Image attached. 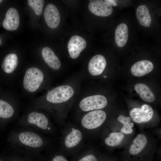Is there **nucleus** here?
<instances>
[{
	"instance_id": "obj_1",
	"label": "nucleus",
	"mask_w": 161,
	"mask_h": 161,
	"mask_svg": "<svg viewBox=\"0 0 161 161\" xmlns=\"http://www.w3.org/2000/svg\"><path fill=\"white\" fill-rule=\"evenodd\" d=\"M74 82L66 83L49 91L46 98L50 103L66 104L72 101L76 96L78 88Z\"/></svg>"
},
{
	"instance_id": "obj_2",
	"label": "nucleus",
	"mask_w": 161,
	"mask_h": 161,
	"mask_svg": "<svg viewBox=\"0 0 161 161\" xmlns=\"http://www.w3.org/2000/svg\"><path fill=\"white\" fill-rule=\"evenodd\" d=\"M44 79L43 72L36 67H31L26 71L23 82L24 89L30 92L38 89Z\"/></svg>"
},
{
	"instance_id": "obj_3",
	"label": "nucleus",
	"mask_w": 161,
	"mask_h": 161,
	"mask_svg": "<svg viewBox=\"0 0 161 161\" xmlns=\"http://www.w3.org/2000/svg\"><path fill=\"white\" fill-rule=\"evenodd\" d=\"M107 104L106 98L101 95H87L80 101L79 104L80 109L84 112L100 109L105 108Z\"/></svg>"
},
{
	"instance_id": "obj_4",
	"label": "nucleus",
	"mask_w": 161,
	"mask_h": 161,
	"mask_svg": "<svg viewBox=\"0 0 161 161\" xmlns=\"http://www.w3.org/2000/svg\"><path fill=\"white\" fill-rule=\"evenodd\" d=\"M106 117L105 112L101 110H96L88 112L82 117L81 123L82 126L88 129H96L101 126Z\"/></svg>"
},
{
	"instance_id": "obj_5",
	"label": "nucleus",
	"mask_w": 161,
	"mask_h": 161,
	"mask_svg": "<svg viewBox=\"0 0 161 161\" xmlns=\"http://www.w3.org/2000/svg\"><path fill=\"white\" fill-rule=\"evenodd\" d=\"M154 111L149 105L143 104L140 108L133 109L130 112L133 121L137 123H142L149 121L152 118Z\"/></svg>"
},
{
	"instance_id": "obj_6",
	"label": "nucleus",
	"mask_w": 161,
	"mask_h": 161,
	"mask_svg": "<svg viewBox=\"0 0 161 161\" xmlns=\"http://www.w3.org/2000/svg\"><path fill=\"white\" fill-rule=\"evenodd\" d=\"M88 7L92 13L100 16H108L113 12L112 6L106 0L92 1L89 4Z\"/></svg>"
},
{
	"instance_id": "obj_7",
	"label": "nucleus",
	"mask_w": 161,
	"mask_h": 161,
	"mask_svg": "<svg viewBox=\"0 0 161 161\" xmlns=\"http://www.w3.org/2000/svg\"><path fill=\"white\" fill-rule=\"evenodd\" d=\"M86 45V41L82 37L78 35L72 36L69 40L67 45L69 57L73 59L77 58Z\"/></svg>"
},
{
	"instance_id": "obj_8",
	"label": "nucleus",
	"mask_w": 161,
	"mask_h": 161,
	"mask_svg": "<svg viewBox=\"0 0 161 161\" xmlns=\"http://www.w3.org/2000/svg\"><path fill=\"white\" fill-rule=\"evenodd\" d=\"M106 65L105 58L101 55L93 56L89 62L88 67V74L92 76H97L101 74Z\"/></svg>"
},
{
	"instance_id": "obj_9",
	"label": "nucleus",
	"mask_w": 161,
	"mask_h": 161,
	"mask_svg": "<svg viewBox=\"0 0 161 161\" xmlns=\"http://www.w3.org/2000/svg\"><path fill=\"white\" fill-rule=\"evenodd\" d=\"M19 21V16L17 10L14 8L11 7L6 12L2 24L3 27L5 30L13 31L18 28Z\"/></svg>"
},
{
	"instance_id": "obj_10",
	"label": "nucleus",
	"mask_w": 161,
	"mask_h": 161,
	"mask_svg": "<svg viewBox=\"0 0 161 161\" xmlns=\"http://www.w3.org/2000/svg\"><path fill=\"white\" fill-rule=\"evenodd\" d=\"M44 16L47 25L54 29L59 25L60 17L58 10L53 4H48L46 7L44 12Z\"/></svg>"
},
{
	"instance_id": "obj_11",
	"label": "nucleus",
	"mask_w": 161,
	"mask_h": 161,
	"mask_svg": "<svg viewBox=\"0 0 161 161\" xmlns=\"http://www.w3.org/2000/svg\"><path fill=\"white\" fill-rule=\"evenodd\" d=\"M18 138L20 141L23 144L32 147H39L43 143L40 137L32 132H22L19 134Z\"/></svg>"
},
{
	"instance_id": "obj_12",
	"label": "nucleus",
	"mask_w": 161,
	"mask_h": 161,
	"mask_svg": "<svg viewBox=\"0 0 161 161\" xmlns=\"http://www.w3.org/2000/svg\"><path fill=\"white\" fill-rule=\"evenodd\" d=\"M154 65L150 61L144 60L137 62L131 67L132 74L136 77H142L151 72L153 69Z\"/></svg>"
},
{
	"instance_id": "obj_13",
	"label": "nucleus",
	"mask_w": 161,
	"mask_h": 161,
	"mask_svg": "<svg viewBox=\"0 0 161 161\" xmlns=\"http://www.w3.org/2000/svg\"><path fill=\"white\" fill-rule=\"evenodd\" d=\"M42 55L45 62L51 68L55 70L60 68L61 62L51 48L48 47L44 48L42 51Z\"/></svg>"
},
{
	"instance_id": "obj_14",
	"label": "nucleus",
	"mask_w": 161,
	"mask_h": 161,
	"mask_svg": "<svg viewBox=\"0 0 161 161\" xmlns=\"http://www.w3.org/2000/svg\"><path fill=\"white\" fill-rule=\"evenodd\" d=\"M128 38V29L126 24L122 23L116 27L115 31V39L117 45L119 47L124 46Z\"/></svg>"
},
{
	"instance_id": "obj_15",
	"label": "nucleus",
	"mask_w": 161,
	"mask_h": 161,
	"mask_svg": "<svg viewBox=\"0 0 161 161\" xmlns=\"http://www.w3.org/2000/svg\"><path fill=\"white\" fill-rule=\"evenodd\" d=\"M134 89L144 101L148 102H152L155 100L154 94L146 84L141 83H137L135 85Z\"/></svg>"
},
{
	"instance_id": "obj_16",
	"label": "nucleus",
	"mask_w": 161,
	"mask_h": 161,
	"mask_svg": "<svg viewBox=\"0 0 161 161\" xmlns=\"http://www.w3.org/2000/svg\"><path fill=\"white\" fill-rule=\"evenodd\" d=\"M18 64V58L14 54H9L4 57L1 64V68L5 73H12L16 68Z\"/></svg>"
},
{
	"instance_id": "obj_17",
	"label": "nucleus",
	"mask_w": 161,
	"mask_h": 161,
	"mask_svg": "<svg viewBox=\"0 0 161 161\" xmlns=\"http://www.w3.org/2000/svg\"><path fill=\"white\" fill-rule=\"evenodd\" d=\"M27 120L29 123L35 124L42 129H46L48 127V119L43 114L35 112H32L29 114Z\"/></svg>"
},
{
	"instance_id": "obj_18",
	"label": "nucleus",
	"mask_w": 161,
	"mask_h": 161,
	"mask_svg": "<svg viewBox=\"0 0 161 161\" xmlns=\"http://www.w3.org/2000/svg\"><path fill=\"white\" fill-rule=\"evenodd\" d=\"M136 15L140 24L144 27L150 25L151 18L149 10L145 5H141L137 9Z\"/></svg>"
},
{
	"instance_id": "obj_19",
	"label": "nucleus",
	"mask_w": 161,
	"mask_h": 161,
	"mask_svg": "<svg viewBox=\"0 0 161 161\" xmlns=\"http://www.w3.org/2000/svg\"><path fill=\"white\" fill-rule=\"evenodd\" d=\"M147 140L145 136L140 134L137 135L134 139L131 145L129 151L132 155H136L140 152L146 145Z\"/></svg>"
},
{
	"instance_id": "obj_20",
	"label": "nucleus",
	"mask_w": 161,
	"mask_h": 161,
	"mask_svg": "<svg viewBox=\"0 0 161 161\" xmlns=\"http://www.w3.org/2000/svg\"><path fill=\"white\" fill-rule=\"evenodd\" d=\"M82 137V134L80 130L77 129H73L66 137L64 144L68 148L74 147L80 143Z\"/></svg>"
},
{
	"instance_id": "obj_21",
	"label": "nucleus",
	"mask_w": 161,
	"mask_h": 161,
	"mask_svg": "<svg viewBox=\"0 0 161 161\" xmlns=\"http://www.w3.org/2000/svg\"><path fill=\"white\" fill-rule=\"evenodd\" d=\"M124 137V135L119 132H113L105 140V143L110 146L114 147L119 145Z\"/></svg>"
},
{
	"instance_id": "obj_22",
	"label": "nucleus",
	"mask_w": 161,
	"mask_h": 161,
	"mask_svg": "<svg viewBox=\"0 0 161 161\" xmlns=\"http://www.w3.org/2000/svg\"><path fill=\"white\" fill-rule=\"evenodd\" d=\"M14 111L12 107L7 102L0 99V117L8 118L13 115Z\"/></svg>"
},
{
	"instance_id": "obj_23",
	"label": "nucleus",
	"mask_w": 161,
	"mask_h": 161,
	"mask_svg": "<svg viewBox=\"0 0 161 161\" xmlns=\"http://www.w3.org/2000/svg\"><path fill=\"white\" fill-rule=\"evenodd\" d=\"M27 3L36 15L39 16L41 14L44 3V0H28Z\"/></svg>"
},
{
	"instance_id": "obj_24",
	"label": "nucleus",
	"mask_w": 161,
	"mask_h": 161,
	"mask_svg": "<svg viewBox=\"0 0 161 161\" xmlns=\"http://www.w3.org/2000/svg\"><path fill=\"white\" fill-rule=\"evenodd\" d=\"M134 126V124L132 123L129 122L124 124V126L121 129V132L122 133L129 134L131 133L133 129L132 128Z\"/></svg>"
},
{
	"instance_id": "obj_25",
	"label": "nucleus",
	"mask_w": 161,
	"mask_h": 161,
	"mask_svg": "<svg viewBox=\"0 0 161 161\" xmlns=\"http://www.w3.org/2000/svg\"><path fill=\"white\" fill-rule=\"evenodd\" d=\"M117 119L120 123L123 125L129 123L131 120V119L129 117H126L123 115H119Z\"/></svg>"
},
{
	"instance_id": "obj_26",
	"label": "nucleus",
	"mask_w": 161,
	"mask_h": 161,
	"mask_svg": "<svg viewBox=\"0 0 161 161\" xmlns=\"http://www.w3.org/2000/svg\"><path fill=\"white\" fill-rule=\"evenodd\" d=\"M79 161H97V160L94 155L90 154L83 157Z\"/></svg>"
},
{
	"instance_id": "obj_27",
	"label": "nucleus",
	"mask_w": 161,
	"mask_h": 161,
	"mask_svg": "<svg viewBox=\"0 0 161 161\" xmlns=\"http://www.w3.org/2000/svg\"><path fill=\"white\" fill-rule=\"evenodd\" d=\"M52 161H68L64 157L59 155L53 158Z\"/></svg>"
},
{
	"instance_id": "obj_28",
	"label": "nucleus",
	"mask_w": 161,
	"mask_h": 161,
	"mask_svg": "<svg viewBox=\"0 0 161 161\" xmlns=\"http://www.w3.org/2000/svg\"><path fill=\"white\" fill-rule=\"evenodd\" d=\"M106 1L108 2L111 6H116L117 5V1L116 0H106Z\"/></svg>"
},
{
	"instance_id": "obj_29",
	"label": "nucleus",
	"mask_w": 161,
	"mask_h": 161,
	"mask_svg": "<svg viewBox=\"0 0 161 161\" xmlns=\"http://www.w3.org/2000/svg\"><path fill=\"white\" fill-rule=\"evenodd\" d=\"M2 43V40L1 37L0 36V46Z\"/></svg>"
},
{
	"instance_id": "obj_30",
	"label": "nucleus",
	"mask_w": 161,
	"mask_h": 161,
	"mask_svg": "<svg viewBox=\"0 0 161 161\" xmlns=\"http://www.w3.org/2000/svg\"><path fill=\"white\" fill-rule=\"evenodd\" d=\"M150 27V25L148 26V27Z\"/></svg>"
}]
</instances>
